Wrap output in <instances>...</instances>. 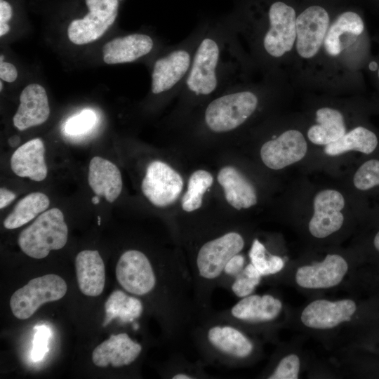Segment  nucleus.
Listing matches in <instances>:
<instances>
[{
  "label": "nucleus",
  "mask_w": 379,
  "mask_h": 379,
  "mask_svg": "<svg viewBox=\"0 0 379 379\" xmlns=\"http://www.w3.org/2000/svg\"><path fill=\"white\" fill-rule=\"evenodd\" d=\"M259 104L258 92L237 84L205 102L201 120L211 133H228L243 126Z\"/></svg>",
  "instance_id": "obj_3"
},
{
  "label": "nucleus",
  "mask_w": 379,
  "mask_h": 379,
  "mask_svg": "<svg viewBox=\"0 0 379 379\" xmlns=\"http://www.w3.org/2000/svg\"><path fill=\"white\" fill-rule=\"evenodd\" d=\"M92 202L95 204H98L99 202V197L98 196H95L94 197L93 199H92Z\"/></svg>",
  "instance_id": "obj_41"
},
{
  "label": "nucleus",
  "mask_w": 379,
  "mask_h": 379,
  "mask_svg": "<svg viewBox=\"0 0 379 379\" xmlns=\"http://www.w3.org/2000/svg\"><path fill=\"white\" fill-rule=\"evenodd\" d=\"M49 114L45 88L39 84H31L21 92L20 105L13 117V123L19 131H24L44 124Z\"/></svg>",
  "instance_id": "obj_17"
},
{
  "label": "nucleus",
  "mask_w": 379,
  "mask_h": 379,
  "mask_svg": "<svg viewBox=\"0 0 379 379\" xmlns=\"http://www.w3.org/2000/svg\"><path fill=\"white\" fill-rule=\"evenodd\" d=\"M16 198V194L12 191L1 187L0 189V208L2 209L9 205Z\"/></svg>",
  "instance_id": "obj_37"
},
{
  "label": "nucleus",
  "mask_w": 379,
  "mask_h": 379,
  "mask_svg": "<svg viewBox=\"0 0 379 379\" xmlns=\"http://www.w3.org/2000/svg\"><path fill=\"white\" fill-rule=\"evenodd\" d=\"M10 27L7 23H0V36L6 34L8 32Z\"/></svg>",
  "instance_id": "obj_39"
},
{
  "label": "nucleus",
  "mask_w": 379,
  "mask_h": 379,
  "mask_svg": "<svg viewBox=\"0 0 379 379\" xmlns=\"http://www.w3.org/2000/svg\"><path fill=\"white\" fill-rule=\"evenodd\" d=\"M49 205L50 200L45 194L30 193L18 201L5 218L4 226L8 230L18 228L46 211Z\"/></svg>",
  "instance_id": "obj_25"
},
{
  "label": "nucleus",
  "mask_w": 379,
  "mask_h": 379,
  "mask_svg": "<svg viewBox=\"0 0 379 379\" xmlns=\"http://www.w3.org/2000/svg\"><path fill=\"white\" fill-rule=\"evenodd\" d=\"M156 44L151 35L145 33L116 37L103 46V60L109 65L134 62L149 55Z\"/></svg>",
  "instance_id": "obj_16"
},
{
  "label": "nucleus",
  "mask_w": 379,
  "mask_h": 379,
  "mask_svg": "<svg viewBox=\"0 0 379 379\" xmlns=\"http://www.w3.org/2000/svg\"><path fill=\"white\" fill-rule=\"evenodd\" d=\"M329 15L321 6H312L296 18V51L305 59L313 58L324 43Z\"/></svg>",
  "instance_id": "obj_10"
},
{
  "label": "nucleus",
  "mask_w": 379,
  "mask_h": 379,
  "mask_svg": "<svg viewBox=\"0 0 379 379\" xmlns=\"http://www.w3.org/2000/svg\"><path fill=\"white\" fill-rule=\"evenodd\" d=\"M299 357L295 354L284 357L267 377L269 379H297L300 371Z\"/></svg>",
  "instance_id": "obj_32"
},
{
  "label": "nucleus",
  "mask_w": 379,
  "mask_h": 379,
  "mask_svg": "<svg viewBox=\"0 0 379 379\" xmlns=\"http://www.w3.org/2000/svg\"><path fill=\"white\" fill-rule=\"evenodd\" d=\"M68 227L62 212L52 208L41 213L19 234V247L27 255L46 258L52 250H59L67 244Z\"/></svg>",
  "instance_id": "obj_4"
},
{
  "label": "nucleus",
  "mask_w": 379,
  "mask_h": 379,
  "mask_svg": "<svg viewBox=\"0 0 379 379\" xmlns=\"http://www.w3.org/2000/svg\"><path fill=\"white\" fill-rule=\"evenodd\" d=\"M76 274L81 292L91 297L100 295L105 282V265L98 251L84 250L75 258Z\"/></svg>",
  "instance_id": "obj_22"
},
{
  "label": "nucleus",
  "mask_w": 379,
  "mask_h": 379,
  "mask_svg": "<svg viewBox=\"0 0 379 379\" xmlns=\"http://www.w3.org/2000/svg\"><path fill=\"white\" fill-rule=\"evenodd\" d=\"M364 29V21L358 13H341L328 29L324 41L326 52L331 56L338 55L357 40Z\"/></svg>",
  "instance_id": "obj_20"
},
{
  "label": "nucleus",
  "mask_w": 379,
  "mask_h": 379,
  "mask_svg": "<svg viewBox=\"0 0 379 379\" xmlns=\"http://www.w3.org/2000/svg\"><path fill=\"white\" fill-rule=\"evenodd\" d=\"M262 278L260 273L250 262L231 281L227 290L239 299L244 298L253 293Z\"/></svg>",
  "instance_id": "obj_30"
},
{
  "label": "nucleus",
  "mask_w": 379,
  "mask_h": 379,
  "mask_svg": "<svg viewBox=\"0 0 379 379\" xmlns=\"http://www.w3.org/2000/svg\"><path fill=\"white\" fill-rule=\"evenodd\" d=\"M89 12L81 19L72 20L67 28L68 38L77 45L100 39L114 22L119 0H86Z\"/></svg>",
  "instance_id": "obj_8"
},
{
  "label": "nucleus",
  "mask_w": 379,
  "mask_h": 379,
  "mask_svg": "<svg viewBox=\"0 0 379 379\" xmlns=\"http://www.w3.org/2000/svg\"><path fill=\"white\" fill-rule=\"evenodd\" d=\"M36 332L33 341V349L32 350V358L34 361L41 360L48 352V343L51 335L48 328L43 326L35 328Z\"/></svg>",
  "instance_id": "obj_35"
},
{
  "label": "nucleus",
  "mask_w": 379,
  "mask_h": 379,
  "mask_svg": "<svg viewBox=\"0 0 379 379\" xmlns=\"http://www.w3.org/2000/svg\"><path fill=\"white\" fill-rule=\"evenodd\" d=\"M246 265L245 256L239 253L232 257L225 265L219 287L227 289L231 281Z\"/></svg>",
  "instance_id": "obj_34"
},
{
  "label": "nucleus",
  "mask_w": 379,
  "mask_h": 379,
  "mask_svg": "<svg viewBox=\"0 0 379 379\" xmlns=\"http://www.w3.org/2000/svg\"><path fill=\"white\" fill-rule=\"evenodd\" d=\"M182 187L183 180L180 174L168 164L158 160L149 164L141 184L145 197L159 208L174 204Z\"/></svg>",
  "instance_id": "obj_9"
},
{
  "label": "nucleus",
  "mask_w": 379,
  "mask_h": 379,
  "mask_svg": "<svg viewBox=\"0 0 379 379\" xmlns=\"http://www.w3.org/2000/svg\"><path fill=\"white\" fill-rule=\"evenodd\" d=\"M373 244L376 250L379 251V232L375 234L374 237Z\"/></svg>",
  "instance_id": "obj_40"
},
{
  "label": "nucleus",
  "mask_w": 379,
  "mask_h": 379,
  "mask_svg": "<svg viewBox=\"0 0 379 379\" xmlns=\"http://www.w3.org/2000/svg\"><path fill=\"white\" fill-rule=\"evenodd\" d=\"M217 180L223 189L226 201L234 208L247 209L257 204L255 187L235 167L227 166L222 168Z\"/></svg>",
  "instance_id": "obj_21"
},
{
  "label": "nucleus",
  "mask_w": 379,
  "mask_h": 379,
  "mask_svg": "<svg viewBox=\"0 0 379 379\" xmlns=\"http://www.w3.org/2000/svg\"><path fill=\"white\" fill-rule=\"evenodd\" d=\"M13 172L21 178L44 180L48 173L45 161V146L40 138H34L20 146L11 158Z\"/></svg>",
  "instance_id": "obj_18"
},
{
  "label": "nucleus",
  "mask_w": 379,
  "mask_h": 379,
  "mask_svg": "<svg viewBox=\"0 0 379 379\" xmlns=\"http://www.w3.org/2000/svg\"><path fill=\"white\" fill-rule=\"evenodd\" d=\"M213 177L204 169L194 171L190 176L187 188L182 197L181 206L185 212H193L201 208L203 197L212 186Z\"/></svg>",
  "instance_id": "obj_28"
},
{
  "label": "nucleus",
  "mask_w": 379,
  "mask_h": 379,
  "mask_svg": "<svg viewBox=\"0 0 379 379\" xmlns=\"http://www.w3.org/2000/svg\"><path fill=\"white\" fill-rule=\"evenodd\" d=\"M67 290L65 281L59 275L49 274L39 277L13 293L10 299V307L17 319H27L41 305L63 298Z\"/></svg>",
  "instance_id": "obj_6"
},
{
  "label": "nucleus",
  "mask_w": 379,
  "mask_h": 379,
  "mask_svg": "<svg viewBox=\"0 0 379 379\" xmlns=\"http://www.w3.org/2000/svg\"><path fill=\"white\" fill-rule=\"evenodd\" d=\"M4 58V55H1V62L3 61Z\"/></svg>",
  "instance_id": "obj_43"
},
{
  "label": "nucleus",
  "mask_w": 379,
  "mask_h": 379,
  "mask_svg": "<svg viewBox=\"0 0 379 379\" xmlns=\"http://www.w3.org/2000/svg\"><path fill=\"white\" fill-rule=\"evenodd\" d=\"M307 150L303 135L297 130H288L265 142L260 149V157L267 167L279 170L301 160Z\"/></svg>",
  "instance_id": "obj_12"
},
{
  "label": "nucleus",
  "mask_w": 379,
  "mask_h": 379,
  "mask_svg": "<svg viewBox=\"0 0 379 379\" xmlns=\"http://www.w3.org/2000/svg\"><path fill=\"white\" fill-rule=\"evenodd\" d=\"M202 360L195 362L189 360L184 354L173 353L166 363L164 374L171 379H208L213 378L205 369Z\"/></svg>",
  "instance_id": "obj_27"
},
{
  "label": "nucleus",
  "mask_w": 379,
  "mask_h": 379,
  "mask_svg": "<svg viewBox=\"0 0 379 379\" xmlns=\"http://www.w3.org/2000/svg\"><path fill=\"white\" fill-rule=\"evenodd\" d=\"M142 350V345L128 333H120L98 345L92 353V361L98 367L128 366L138 360Z\"/></svg>",
  "instance_id": "obj_15"
},
{
  "label": "nucleus",
  "mask_w": 379,
  "mask_h": 379,
  "mask_svg": "<svg viewBox=\"0 0 379 379\" xmlns=\"http://www.w3.org/2000/svg\"><path fill=\"white\" fill-rule=\"evenodd\" d=\"M248 257L250 262L262 277L274 275L281 272L284 267L283 258L270 253L258 239L253 241L248 251Z\"/></svg>",
  "instance_id": "obj_29"
},
{
  "label": "nucleus",
  "mask_w": 379,
  "mask_h": 379,
  "mask_svg": "<svg viewBox=\"0 0 379 379\" xmlns=\"http://www.w3.org/2000/svg\"><path fill=\"white\" fill-rule=\"evenodd\" d=\"M96 121L94 112L84 109L79 114L69 119L65 125V131L69 135H79L91 129Z\"/></svg>",
  "instance_id": "obj_33"
},
{
  "label": "nucleus",
  "mask_w": 379,
  "mask_h": 379,
  "mask_svg": "<svg viewBox=\"0 0 379 379\" xmlns=\"http://www.w3.org/2000/svg\"><path fill=\"white\" fill-rule=\"evenodd\" d=\"M237 29L230 20L208 25L179 93L183 104L206 102L237 82Z\"/></svg>",
  "instance_id": "obj_1"
},
{
  "label": "nucleus",
  "mask_w": 379,
  "mask_h": 379,
  "mask_svg": "<svg viewBox=\"0 0 379 379\" xmlns=\"http://www.w3.org/2000/svg\"></svg>",
  "instance_id": "obj_45"
},
{
  "label": "nucleus",
  "mask_w": 379,
  "mask_h": 379,
  "mask_svg": "<svg viewBox=\"0 0 379 379\" xmlns=\"http://www.w3.org/2000/svg\"><path fill=\"white\" fill-rule=\"evenodd\" d=\"M378 79H379V67H378Z\"/></svg>",
  "instance_id": "obj_44"
},
{
  "label": "nucleus",
  "mask_w": 379,
  "mask_h": 379,
  "mask_svg": "<svg viewBox=\"0 0 379 379\" xmlns=\"http://www.w3.org/2000/svg\"><path fill=\"white\" fill-rule=\"evenodd\" d=\"M191 335L205 364L235 367L251 359L256 351L254 341L242 328L211 312L196 321Z\"/></svg>",
  "instance_id": "obj_2"
},
{
  "label": "nucleus",
  "mask_w": 379,
  "mask_h": 379,
  "mask_svg": "<svg viewBox=\"0 0 379 379\" xmlns=\"http://www.w3.org/2000/svg\"><path fill=\"white\" fill-rule=\"evenodd\" d=\"M0 90L2 91V88H3V83H2V81H1L0 82Z\"/></svg>",
  "instance_id": "obj_42"
},
{
  "label": "nucleus",
  "mask_w": 379,
  "mask_h": 379,
  "mask_svg": "<svg viewBox=\"0 0 379 379\" xmlns=\"http://www.w3.org/2000/svg\"><path fill=\"white\" fill-rule=\"evenodd\" d=\"M18 77V71L11 63L0 62V78L7 82H13Z\"/></svg>",
  "instance_id": "obj_36"
},
{
  "label": "nucleus",
  "mask_w": 379,
  "mask_h": 379,
  "mask_svg": "<svg viewBox=\"0 0 379 379\" xmlns=\"http://www.w3.org/2000/svg\"><path fill=\"white\" fill-rule=\"evenodd\" d=\"M13 15L11 5L4 0H0V23H7Z\"/></svg>",
  "instance_id": "obj_38"
},
{
  "label": "nucleus",
  "mask_w": 379,
  "mask_h": 379,
  "mask_svg": "<svg viewBox=\"0 0 379 379\" xmlns=\"http://www.w3.org/2000/svg\"><path fill=\"white\" fill-rule=\"evenodd\" d=\"M296 40V15L293 7L283 1H274L267 12V27L260 39L264 54L279 59L289 52Z\"/></svg>",
  "instance_id": "obj_5"
},
{
  "label": "nucleus",
  "mask_w": 379,
  "mask_h": 379,
  "mask_svg": "<svg viewBox=\"0 0 379 379\" xmlns=\"http://www.w3.org/2000/svg\"><path fill=\"white\" fill-rule=\"evenodd\" d=\"M353 182L356 188L368 190L379 185V160L364 162L356 171Z\"/></svg>",
  "instance_id": "obj_31"
},
{
  "label": "nucleus",
  "mask_w": 379,
  "mask_h": 379,
  "mask_svg": "<svg viewBox=\"0 0 379 379\" xmlns=\"http://www.w3.org/2000/svg\"><path fill=\"white\" fill-rule=\"evenodd\" d=\"M106 317L103 326H106L113 319L119 317L124 323L131 322L139 317L142 311L140 299L126 295L121 291H114L105 305Z\"/></svg>",
  "instance_id": "obj_26"
},
{
  "label": "nucleus",
  "mask_w": 379,
  "mask_h": 379,
  "mask_svg": "<svg viewBox=\"0 0 379 379\" xmlns=\"http://www.w3.org/2000/svg\"><path fill=\"white\" fill-rule=\"evenodd\" d=\"M317 124L307 131L308 139L315 145H326L346 133L342 113L333 108L321 107L316 112Z\"/></svg>",
  "instance_id": "obj_23"
},
{
  "label": "nucleus",
  "mask_w": 379,
  "mask_h": 379,
  "mask_svg": "<svg viewBox=\"0 0 379 379\" xmlns=\"http://www.w3.org/2000/svg\"><path fill=\"white\" fill-rule=\"evenodd\" d=\"M377 145L375 134L364 127L358 126L345 133L338 140L326 145L324 153L329 156H337L355 150L369 154L375 149Z\"/></svg>",
  "instance_id": "obj_24"
},
{
  "label": "nucleus",
  "mask_w": 379,
  "mask_h": 379,
  "mask_svg": "<svg viewBox=\"0 0 379 379\" xmlns=\"http://www.w3.org/2000/svg\"><path fill=\"white\" fill-rule=\"evenodd\" d=\"M348 271L346 260L338 254H328L320 262L298 268L295 279L305 288H328L338 285Z\"/></svg>",
  "instance_id": "obj_14"
},
{
  "label": "nucleus",
  "mask_w": 379,
  "mask_h": 379,
  "mask_svg": "<svg viewBox=\"0 0 379 379\" xmlns=\"http://www.w3.org/2000/svg\"><path fill=\"white\" fill-rule=\"evenodd\" d=\"M343 196L334 190L319 192L313 201L314 213L309 222V231L316 238H325L340 229L344 216Z\"/></svg>",
  "instance_id": "obj_11"
},
{
  "label": "nucleus",
  "mask_w": 379,
  "mask_h": 379,
  "mask_svg": "<svg viewBox=\"0 0 379 379\" xmlns=\"http://www.w3.org/2000/svg\"><path fill=\"white\" fill-rule=\"evenodd\" d=\"M88 182L93 192L107 201L114 202L120 195L122 177L118 167L112 161L96 156L88 166Z\"/></svg>",
  "instance_id": "obj_19"
},
{
  "label": "nucleus",
  "mask_w": 379,
  "mask_h": 379,
  "mask_svg": "<svg viewBox=\"0 0 379 379\" xmlns=\"http://www.w3.org/2000/svg\"><path fill=\"white\" fill-rule=\"evenodd\" d=\"M281 301L270 294H251L226 310L211 314L239 327L265 325L275 321L281 312Z\"/></svg>",
  "instance_id": "obj_7"
},
{
  "label": "nucleus",
  "mask_w": 379,
  "mask_h": 379,
  "mask_svg": "<svg viewBox=\"0 0 379 379\" xmlns=\"http://www.w3.org/2000/svg\"><path fill=\"white\" fill-rule=\"evenodd\" d=\"M357 310V305L350 299L330 301L316 300L307 305L300 319L307 327L314 329H330L351 319Z\"/></svg>",
  "instance_id": "obj_13"
}]
</instances>
